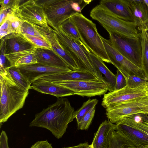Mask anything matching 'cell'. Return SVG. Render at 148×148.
<instances>
[{
	"mask_svg": "<svg viewBox=\"0 0 148 148\" xmlns=\"http://www.w3.org/2000/svg\"><path fill=\"white\" fill-rule=\"evenodd\" d=\"M51 30L55 33L60 45L74 60L79 70L89 72L104 81L92 64L90 51L81 40L72 38L66 35L60 26L56 27L47 23Z\"/></svg>",
	"mask_w": 148,
	"mask_h": 148,
	"instance_id": "obj_3",
	"label": "cell"
},
{
	"mask_svg": "<svg viewBox=\"0 0 148 148\" xmlns=\"http://www.w3.org/2000/svg\"><path fill=\"white\" fill-rule=\"evenodd\" d=\"M90 56L92 64L99 74L107 83L109 92L115 90L116 87V75H114L107 67L103 61L90 51Z\"/></svg>",
	"mask_w": 148,
	"mask_h": 148,
	"instance_id": "obj_20",
	"label": "cell"
},
{
	"mask_svg": "<svg viewBox=\"0 0 148 148\" xmlns=\"http://www.w3.org/2000/svg\"><path fill=\"white\" fill-rule=\"evenodd\" d=\"M106 115L112 123L116 124L124 118L136 114H148V98L130 101L106 109Z\"/></svg>",
	"mask_w": 148,
	"mask_h": 148,
	"instance_id": "obj_8",
	"label": "cell"
},
{
	"mask_svg": "<svg viewBox=\"0 0 148 148\" xmlns=\"http://www.w3.org/2000/svg\"><path fill=\"white\" fill-rule=\"evenodd\" d=\"M75 0H36L44 10L48 23L58 27L76 13L73 8Z\"/></svg>",
	"mask_w": 148,
	"mask_h": 148,
	"instance_id": "obj_7",
	"label": "cell"
},
{
	"mask_svg": "<svg viewBox=\"0 0 148 148\" xmlns=\"http://www.w3.org/2000/svg\"><path fill=\"white\" fill-rule=\"evenodd\" d=\"M60 26L64 32L70 37L76 40H81L77 28L71 18L65 21Z\"/></svg>",
	"mask_w": 148,
	"mask_h": 148,
	"instance_id": "obj_29",
	"label": "cell"
},
{
	"mask_svg": "<svg viewBox=\"0 0 148 148\" xmlns=\"http://www.w3.org/2000/svg\"><path fill=\"white\" fill-rule=\"evenodd\" d=\"M128 145L122 137L115 130L111 135L108 148H127Z\"/></svg>",
	"mask_w": 148,
	"mask_h": 148,
	"instance_id": "obj_31",
	"label": "cell"
},
{
	"mask_svg": "<svg viewBox=\"0 0 148 148\" xmlns=\"http://www.w3.org/2000/svg\"><path fill=\"white\" fill-rule=\"evenodd\" d=\"M116 87L115 90L122 89L127 85L125 79L121 72L118 69L117 70Z\"/></svg>",
	"mask_w": 148,
	"mask_h": 148,
	"instance_id": "obj_38",
	"label": "cell"
},
{
	"mask_svg": "<svg viewBox=\"0 0 148 148\" xmlns=\"http://www.w3.org/2000/svg\"><path fill=\"white\" fill-rule=\"evenodd\" d=\"M62 148H92L91 145H89L88 142L80 143L74 146L64 147Z\"/></svg>",
	"mask_w": 148,
	"mask_h": 148,
	"instance_id": "obj_43",
	"label": "cell"
},
{
	"mask_svg": "<svg viewBox=\"0 0 148 148\" xmlns=\"http://www.w3.org/2000/svg\"><path fill=\"white\" fill-rule=\"evenodd\" d=\"M108 32L113 47L128 60L142 69L140 33L137 37L130 38L111 32Z\"/></svg>",
	"mask_w": 148,
	"mask_h": 148,
	"instance_id": "obj_6",
	"label": "cell"
},
{
	"mask_svg": "<svg viewBox=\"0 0 148 148\" xmlns=\"http://www.w3.org/2000/svg\"><path fill=\"white\" fill-rule=\"evenodd\" d=\"M90 16L99 23L108 32L130 38L137 37L139 34L134 22L126 21L116 17L99 4L92 10Z\"/></svg>",
	"mask_w": 148,
	"mask_h": 148,
	"instance_id": "obj_5",
	"label": "cell"
},
{
	"mask_svg": "<svg viewBox=\"0 0 148 148\" xmlns=\"http://www.w3.org/2000/svg\"><path fill=\"white\" fill-rule=\"evenodd\" d=\"M0 56V69H5L11 66L10 63L5 55L3 42L1 40Z\"/></svg>",
	"mask_w": 148,
	"mask_h": 148,
	"instance_id": "obj_37",
	"label": "cell"
},
{
	"mask_svg": "<svg viewBox=\"0 0 148 148\" xmlns=\"http://www.w3.org/2000/svg\"><path fill=\"white\" fill-rule=\"evenodd\" d=\"M105 49L110 61L122 73L126 82L129 77L135 75L147 79L143 70L133 64L112 46L110 40L101 36Z\"/></svg>",
	"mask_w": 148,
	"mask_h": 148,
	"instance_id": "obj_12",
	"label": "cell"
},
{
	"mask_svg": "<svg viewBox=\"0 0 148 148\" xmlns=\"http://www.w3.org/2000/svg\"><path fill=\"white\" fill-rule=\"evenodd\" d=\"M12 14L30 24L45 28L49 27L43 9L36 0H19Z\"/></svg>",
	"mask_w": 148,
	"mask_h": 148,
	"instance_id": "obj_9",
	"label": "cell"
},
{
	"mask_svg": "<svg viewBox=\"0 0 148 148\" xmlns=\"http://www.w3.org/2000/svg\"><path fill=\"white\" fill-rule=\"evenodd\" d=\"M18 67L21 73L31 84L45 76L72 71L69 68L55 67L38 63Z\"/></svg>",
	"mask_w": 148,
	"mask_h": 148,
	"instance_id": "obj_13",
	"label": "cell"
},
{
	"mask_svg": "<svg viewBox=\"0 0 148 148\" xmlns=\"http://www.w3.org/2000/svg\"><path fill=\"white\" fill-rule=\"evenodd\" d=\"M96 110V107L91 109L83 118L77 126L80 130H87L90 125L94 117Z\"/></svg>",
	"mask_w": 148,
	"mask_h": 148,
	"instance_id": "obj_34",
	"label": "cell"
},
{
	"mask_svg": "<svg viewBox=\"0 0 148 148\" xmlns=\"http://www.w3.org/2000/svg\"><path fill=\"white\" fill-rule=\"evenodd\" d=\"M148 82V79L135 75L130 76L127 81V85L132 88H136L142 84Z\"/></svg>",
	"mask_w": 148,
	"mask_h": 148,
	"instance_id": "obj_35",
	"label": "cell"
},
{
	"mask_svg": "<svg viewBox=\"0 0 148 148\" xmlns=\"http://www.w3.org/2000/svg\"><path fill=\"white\" fill-rule=\"evenodd\" d=\"M127 148H138L135 147H127Z\"/></svg>",
	"mask_w": 148,
	"mask_h": 148,
	"instance_id": "obj_47",
	"label": "cell"
},
{
	"mask_svg": "<svg viewBox=\"0 0 148 148\" xmlns=\"http://www.w3.org/2000/svg\"><path fill=\"white\" fill-rule=\"evenodd\" d=\"M75 112L67 98H58L55 103L36 114L29 126L46 128L59 139L66 132L68 124L75 118Z\"/></svg>",
	"mask_w": 148,
	"mask_h": 148,
	"instance_id": "obj_1",
	"label": "cell"
},
{
	"mask_svg": "<svg viewBox=\"0 0 148 148\" xmlns=\"http://www.w3.org/2000/svg\"><path fill=\"white\" fill-rule=\"evenodd\" d=\"M36 47L18 53L5 55L11 66H19L37 63Z\"/></svg>",
	"mask_w": 148,
	"mask_h": 148,
	"instance_id": "obj_24",
	"label": "cell"
},
{
	"mask_svg": "<svg viewBox=\"0 0 148 148\" xmlns=\"http://www.w3.org/2000/svg\"><path fill=\"white\" fill-rule=\"evenodd\" d=\"M0 9V25H1L6 19L8 14H11L12 10L10 9L7 10L1 8Z\"/></svg>",
	"mask_w": 148,
	"mask_h": 148,
	"instance_id": "obj_42",
	"label": "cell"
},
{
	"mask_svg": "<svg viewBox=\"0 0 148 148\" xmlns=\"http://www.w3.org/2000/svg\"><path fill=\"white\" fill-rule=\"evenodd\" d=\"M0 148H9L8 138L5 131L2 130L0 136Z\"/></svg>",
	"mask_w": 148,
	"mask_h": 148,
	"instance_id": "obj_41",
	"label": "cell"
},
{
	"mask_svg": "<svg viewBox=\"0 0 148 148\" xmlns=\"http://www.w3.org/2000/svg\"><path fill=\"white\" fill-rule=\"evenodd\" d=\"M0 39L12 33L9 20L6 18L0 25Z\"/></svg>",
	"mask_w": 148,
	"mask_h": 148,
	"instance_id": "obj_36",
	"label": "cell"
},
{
	"mask_svg": "<svg viewBox=\"0 0 148 148\" xmlns=\"http://www.w3.org/2000/svg\"><path fill=\"white\" fill-rule=\"evenodd\" d=\"M141 40L142 51V69L148 79V38L145 28L141 30Z\"/></svg>",
	"mask_w": 148,
	"mask_h": 148,
	"instance_id": "obj_27",
	"label": "cell"
},
{
	"mask_svg": "<svg viewBox=\"0 0 148 148\" xmlns=\"http://www.w3.org/2000/svg\"><path fill=\"white\" fill-rule=\"evenodd\" d=\"M36 54L38 63L55 67L69 68L65 62L53 50L37 48Z\"/></svg>",
	"mask_w": 148,
	"mask_h": 148,
	"instance_id": "obj_23",
	"label": "cell"
},
{
	"mask_svg": "<svg viewBox=\"0 0 148 148\" xmlns=\"http://www.w3.org/2000/svg\"><path fill=\"white\" fill-rule=\"evenodd\" d=\"M43 36L50 43L53 51L60 57L72 71L79 70V69L73 59L65 51L60 44L56 34L52 31L49 26L43 28Z\"/></svg>",
	"mask_w": 148,
	"mask_h": 148,
	"instance_id": "obj_18",
	"label": "cell"
},
{
	"mask_svg": "<svg viewBox=\"0 0 148 148\" xmlns=\"http://www.w3.org/2000/svg\"><path fill=\"white\" fill-rule=\"evenodd\" d=\"M143 1L148 8V0H143Z\"/></svg>",
	"mask_w": 148,
	"mask_h": 148,
	"instance_id": "obj_46",
	"label": "cell"
},
{
	"mask_svg": "<svg viewBox=\"0 0 148 148\" xmlns=\"http://www.w3.org/2000/svg\"><path fill=\"white\" fill-rule=\"evenodd\" d=\"M52 82L69 88L73 91L75 95L83 97L100 96L104 95L108 90L106 83L99 78L89 80Z\"/></svg>",
	"mask_w": 148,
	"mask_h": 148,
	"instance_id": "obj_11",
	"label": "cell"
},
{
	"mask_svg": "<svg viewBox=\"0 0 148 148\" xmlns=\"http://www.w3.org/2000/svg\"><path fill=\"white\" fill-rule=\"evenodd\" d=\"M30 148H53L51 143L47 140L38 141L33 145Z\"/></svg>",
	"mask_w": 148,
	"mask_h": 148,
	"instance_id": "obj_40",
	"label": "cell"
},
{
	"mask_svg": "<svg viewBox=\"0 0 148 148\" xmlns=\"http://www.w3.org/2000/svg\"><path fill=\"white\" fill-rule=\"evenodd\" d=\"M39 26L30 24L23 21L21 27L22 34H27L31 36L40 37L46 39L41 35L38 28Z\"/></svg>",
	"mask_w": 148,
	"mask_h": 148,
	"instance_id": "obj_32",
	"label": "cell"
},
{
	"mask_svg": "<svg viewBox=\"0 0 148 148\" xmlns=\"http://www.w3.org/2000/svg\"><path fill=\"white\" fill-rule=\"evenodd\" d=\"M6 18L10 21L12 33L21 34L23 21L13 14H8Z\"/></svg>",
	"mask_w": 148,
	"mask_h": 148,
	"instance_id": "obj_33",
	"label": "cell"
},
{
	"mask_svg": "<svg viewBox=\"0 0 148 148\" xmlns=\"http://www.w3.org/2000/svg\"><path fill=\"white\" fill-rule=\"evenodd\" d=\"M24 37L37 48H41L53 50L50 43L46 39L36 36L24 34Z\"/></svg>",
	"mask_w": 148,
	"mask_h": 148,
	"instance_id": "obj_30",
	"label": "cell"
},
{
	"mask_svg": "<svg viewBox=\"0 0 148 148\" xmlns=\"http://www.w3.org/2000/svg\"><path fill=\"white\" fill-rule=\"evenodd\" d=\"M6 69L14 81L18 86L27 90L30 89L32 84L21 73L18 67L10 66Z\"/></svg>",
	"mask_w": 148,
	"mask_h": 148,
	"instance_id": "obj_26",
	"label": "cell"
},
{
	"mask_svg": "<svg viewBox=\"0 0 148 148\" xmlns=\"http://www.w3.org/2000/svg\"><path fill=\"white\" fill-rule=\"evenodd\" d=\"M1 40L3 43L5 55L36 47L21 34L11 33L2 38Z\"/></svg>",
	"mask_w": 148,
	"mask_h": 148,
	"instance_id": "obj_16",
	"label": "cell"
},
{
	"mask_svg": "<svg viewBox=\"0 0 148 148\" xmlns=\"http://www.w3.org/2000/svg\"><path fill=\"white\" fill-rule=\"evenodd\" d=\"M115 124V130L122 137L128 147L148 145V135L128 126L119 123Z\"/></svg>",
	"mask_w": 148,
	"mask_h": 148,
	"instance_id": "obj_14",
	"label": "cell"
},
{
	"mask_svg": "<svg viewBox=\"0 0 148 148\" xmlns=\"http://www.w3.org/2000/svg\"><path fill=\"white\" fill-rule=\"evenodd\" d=\"M70 18L77 28L83 43L90 51L103 61L110 63L96 24L81 13L76 12Z\"/></svg>",
	"mask_w": 148,
	"mask_h": 148,
	"instance_id": "obj_4",
	"label": "cell"
},
{
	"mask_svg": "<svg viewBox=\"0 0 148 148\" xmlns=\"http://www.w3.org/2000/svg\"><path fill=\"white\" fill-rule=\"evenodd\" d=\"M136 26L141 30L148 23V8L143 0H128Z\"/></svg>",
	"mask_w": 148,
	"mask_h": 148,
	"instance_id": "obj_22",
	"label": "cell"
},
{
	"mask_svg": "<svg viewBox=\"0 0 148 148\" xmlns=\"http://www.w3.org/2000/svg\"><path fill=\"white\" fill-rule=\"evenodd\" d=\"M99 5L116 17L126 21L134 22L128 0H102Z\"/></svg>",
	"mask_w": 148,
	"mask_h": 148,
	"instance_id": "obj_15",
	"label": "cell"
},
{
	"mask_svg": "<svg viewBox=\"0 0 148 148\" xmlns=\"http://www.w3.org/2000/svg\"><path fill=\"white\" fill-rule=\"evenodd\" d=\"M146 30L147 34V37L148 38V23H147L145 25L144 28Z\"/></svg>",
	"mask_w": 148,
	"mask_h": 148,
	"instance_id": "obj_45",
	"label": "cell"
},
{
	"mask_svg": "<svg viewBox=\"0 0 148 148\" xmlns=\"http://www.w3.org/2000/svg\"><path fill=\"white\" fill-rule=\"evenodd\" d=\"M31 84L30 89L42 93L51 95L57 98L75 95L73 91L69 88L44 79H38Z\"/></svg>",
	"mask_w": 148,
	"mask_h": 148,
	"instance_id": "obj_17",
	"label": "cell"
},
{
	"mask_svg": "<svg viewBox=\"0 0 148 148\" xmlns=\"http://www.w3.org/2000/svg\"><path fill=\"white\" fill-rule=\"evenodd\" d=\"M18 0H0L1 8L12 10L18 3Z\"/></svg>",
	"mask_w": 148,
	"mask_h": 148,
	"instance_id": "obj_39",
	"label": "cell"
},
{
	"mask_svg": "<svg viewBox=\"0 0 148 148\" xmlns=\"http://www.w3.org/2000/svg\"><path fill=\"white\" fill-rule=\"evenodd\" d=\"M144 98H148V82L134 88L127 85L120 90L105 94L101 105L107 109L124 102Z\"/></svg>",
	"mask_w": 148,
	"mask_h": 148,
	"instance_id": "obj_10",
	"label": "cell"
},
{
	"mask_svg": "<svg viewBox=\"0 0 148 148\" xmlns=\"http://www.w3.org/2000/svg\"><path fill=\"white\" fill-rule=\"evenodd\" d=\"M98 78L92 74L86 71L78 70L43 77L42 79L49 81H56L89 80Z\"/></svg>",
	"mask_w": 148,
	"mask_h": 148,
	"instance_id": "obj_21",
	"label": "cell"
},
{
	"mask_svg": "<svg viewBox=\"0 0 148 148\" xmlns=\"http://www.w3.org/2000/svg\"><path fill=\"white\" fill-rule=\"evenodd\" d=\"M136 147L138 148H148V145H140Z\"/></svg>",
	"mask_w": 148,
	"mask_h": 148,
	"instance_id": "obj_44",
	"label": "cell"
},
{
	"mask_svg": "<svg viewBox=\"0 0 148 148\" xmlns=\"http://www.w3.org/2000/svg\"><path fill=\"white\" fill-rule=\"evenodd\" d=\"M115 124L109 120H105L100 125L95 133L91 144L92 148H108L110 139Z\"/></svg>",
	"mask_w": 148,
	"mask_h": 148,
	"instance_id": "obj_19",
	"label": "cell"
},
{
	"mask_svg": "<svg viewBox=\"0 0 148 148\" xmlns=\"http://www.w3.org/2000/svg\"><path fill=\"white\" fill-rule=\"evenodd\" d=\"M0 123L6 121L23 107L29 90L18 86L6 69H0Z\"/></svg>",
	"mask_w": 148,
	"mask_h": 148,
	"instance_id": "obj_2",
	"label": "cell"
},
{
	"mask_svg": "<svg viewBox=\"0 0 148 148\" xmlns=\"http://www.w3.org/2000/svg\"><path fill=\"white\" fill-rule=\"evenodd\" d=\"M119 123L138 130L148 136L147 114H140L129 116L123 119Z\"/></svg>",
	"mask_w": 148,
	"mask_h": 148,
	"instance_id": "obj_25",
	"label": "cell"
},
{
	"mask_svg": "<svg viewBox=\"0 0 148 148\" xmlns=\"http://www.w3.org/2000/svg\"><path fill=\"white\" fill-rule=\"evenodd\" d=\"M98 101H99L96 99H89L83 103L80 108L75 111L74 115V117L76 119L77 125L87 113L96 107Z\"/></svg>",
	"mask_w": 148,
	"mask_h": 148,
	"instance_id": "obj_28",
	"label": "cell"
}]
</instances>
